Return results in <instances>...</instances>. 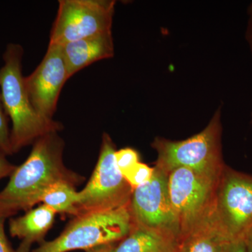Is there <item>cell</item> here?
Returning a JSON list of instances; mask_svg holds the SVG:
<instances>
[{"instance_id": "1", "label": "cell", "mask_w": 252, "mask_h": 252, "mask_svg": "<svg viewBox=\"0 0 252 252\" xmlns=\"http://www.w3.org/2000/svg\"><path fill=\"white\" fill-rule=\"evenodd\" d=\"M64 146L58 132H49L33 143L29 157L15 168L0 191V217L6 220L21 210H31L55 184L66 182L76 186L82 182V177L64 165Z\"/></svg>"}, {"instance_id": "2", "label": "cell", "mask_w": 252, "mask_h": 252, "mask_svg": "<svg viewBox=\"0 0 252 252\" xmlns=\"http://www.w3.org/2000/svg\"><path fill=\"white\" fill-rule=\"evenodd\" d=\"M23 49L10 43L4 54V65L0 69V92L6 115L12 122L10 132L13 153L34 143L41 136L62 128L60 123L43 119L33 107L23 75Z\"/></svg>"}, {"instance_id": "3", "label": "cell", "mask_w": 252, "mask_h": 252, "mask_svg": "<svg viewBox=\"0 0 252 252\" xmlns=\"http://www.w3.org/2000/svg\"><path fill=\"white\" fill-rule=\"evenodd\" d=\"M201 224L212 227L230 243L244 240L252 225V176L225 165Z\"/></svg>"}, {"instance_id": "4", "label": "cell", "mask_w": 252, "mask_h": 252, "mask_svg": "<svg viewBox=\"0 0 252 252\" xmlns=\"http://www.w3.org/2000/svg\"><path fill=\"white\" fill-rule=\"evenodd\" d=\"M220 110L200 133L183 141L157 137L152 147L157 150L156 167L167 175L179 167H187L209 175L220 176L225 165L221 154Z\"/></svg>"}, {"instance_id": "5", "label": "cell", "mask_w": 252, "mask_h": 252, "mask_svg": "<svg viewBox=\"0 0 252 252\" xmlns=\"http://www.w3.org/2000/svg\"><path fill=\"white\" fill-rule=\"evenodd\" d=\"M129 205L75 217L59 237L52 241L43 242L32 252L86 251L122 240L134 225Z\"/></svg>"}, {"instance_id": "6", "label": "cell", "mask_w": 252, "mask_h": 252, "mask_svg": "<svg viewBox=\"0 0 252 252\" xmlns=\"http://www.w3.org/2000/svg\"><path fill=\"white\" fill-rule=\"evenodd\" d=\"M116 152L112 138L104 133L94 173L85 188L79 192L77 216L114 210L130 204L133 190L117 166Z\"/></svg>"}, {"instance_id": "7", "label": "cell", "mask_w": 252, "mask_h": 252, "mask_svg": "<svg viewBox=\"0 0 252 252\" xmlns=\"http://www.w3.org/2000/svg\"><path fill=\"white\" fill-rule=\"evenodd\" d=\"M220 176L187 167H179L168 174L169 195L180 223L181 240L207 218Z\"/></svg>"}, {"instance_id": "8", "label": "cell", "mask_w": 252, "mask_h": 252, "mask_svg": "<svg viewBox=\"0 0 252 252\" xmlns=\"http://www.w3.org/2000/svg\"><path fill=\"white\" fill-rule=\"evenodd\" d=\"M115 1L61 0L49 44L67 43L112 32Z\"/></svg>"}, {"instance_id": "9", "label": "cell", "mask_w": 252, "mask_h": 252, "mask_svg": "<svg viewBox=\"0 0 252 252\" xmlns=\"http://www.w3.org/2000/svg\"><path fill=\"white\" fill-rule=\"evenodd\" d=\"M129 206L134 224L171 237L180 243V225L170 201L166 172L154 167L152 179L134 189Z\"/></svg>"}, {"instance_id": "10", "label": "cell", "mask_w": 252, "mask_h": 252, "mask_svg": "<svg viewBox=\"0 0 252 252\" xmlns=\"http://www.w3.org/2000/svg\"><path fill=\"white\" fill-rule=\"evenodd\" d=\"M69 79L61 46L49 44L35 70L25 77V86L33 107L41 117L53 119L63 86Z\"/></svg>"}, {"instance_id": "11", "label": "cell", "mask_w": 252, "mask_h": 252, "mask_svg": "<svg viewBox=\"0 0 252 252\" xmlns=\"http://www.w3.org/2000/svg\"><path fill=\"white\" fill-rule=\"evenodd\" d=\"M61 48L70 78L94 63L112 57V32L67 43Z\"/></svg>"}, {"instance_id": "12", "label": "cell", "mask_w": 252, "mask_h": 252, "mask_svg": "<svg viewBox=\"0 0 252 252\" xmlns=\"http://www.w3.org/2000/svg\"><path fill=\"white\" fill-rule=\"evenodd\" d=\"M56 214L52 209L43 204L28 210L22 217L11 219L10 234L22 240L16 252H29L33 243H42L54 223Z\"/></svg>"}, {"instance_id": "13", "label": "cell", "mask_w": 252, "mask_h": 252, "mask_svg": "<svg viewBox=\"0 0 252 252\" xmlns=\"http://www.w3.org/2000/svg\"><path fill=\"white\" fill-rule=\"evenodd\" d=\"M179 248L180 242L175 239L134 224L112 252H179Z\"/></svg>"}, {"instance_id": "14", "label": "cell", "mask_w": 252, "mask_h": 252, "mask_svg": "<svg viewBox=\"0 0 252 252\" xmlns=\"http://www.w3.org/2000/svg\"><path fill=\"white\" fill-rule=\"evenodd\" d=\"M232 243L212 227L201 224L182 238L179 252H228Z\"/></svg>"}, {"instance_id": "15", "label": "cell", "mask_w": 252, "mask_h": 252, "mask_svg": "<svg viewBox=\"0 0 252 252\" xmlns=\"http://www.w3.org/2000/svg\"><path fill=\"white\" fill-rule=\"evenodd\" d=\"M74 187L66 182L55 184L43 194L40 203L52 209L56 213L77 217L79 192L76 191Z\"/></svg>"}, {"instance_id": "16", "label": "cell", "mask_w": 252, "mask_h": 252, "mask_svg": "<svg viewBox=\"0 0 252 252\" xmlns=\"http://www.w3.org/2000/svg\"><path fill=\"white\" fill-rule=\"evenodd\" d=\"M154 171V167H150L140 162L124 174V177L132 190H134L148 182L152 179Z\"/></svg>"}, {"instance_id": "17", "label": "cell", "mask_w": 252, "mask_h": 252, "mask_svg": "<svg viewBox=\"0 0 252 252\" xmlns=\"http://www.w3.org/2000/svg\"><path fill=\"white\" fill-rule=\"evenodd\" d=\"M115 157L117 166L123 175L140 162V156L133 149L125 148L117 151Z\"/></svg>"}, {"instance_id": "18", "label": "cell", "mask_w": 252, "mask_h": 252, "mask_svg": "<svg viewBox=\"0 0 252 252\" xmlns=\"http://www.w3.org/2000/svg\"><path fill=\"white\" fill-rule=\"evenodd\" d=\"M0 153L6 155L13 154L10 132L8 128L6 114L3 106L0 92Z\"/></svg>"}, {"instance_id": "19", "label": "cell", "mask_w": 252, "mask_h": 252, "mask_svg": "<svg viewBox=\"0 0 252 252\" xmlns=\"http://www.w3.org/2000/svg\"><path fill=\"white\" fill-rule=\"evenodd\" d=\"M5 219L0 217V252H17L10 245L4 231Z\"/></svg>"}, {"instance_id": "20", "label": "cell", "mask_w": 252, "mask_h": 252, "mask_svg": "<svg viewBox=\"0 0 252 252\" xmlns=\"http://www.w3.org/2000/svg\"><path fill=\"white\" fill-rule=\"evenodd\" d=\"M16 167L8 161L4 154L0 153V180L11 175Z\"/></svg>"}, {"instance_id": "21", "label": "cell", "mask_w": 252, "mask_h": 252, "mask_svg": "<svg viewBox=\"0 0 252 252\" xmlns=\"http://www.w3.org/2000/svg\"><path fill=\"white\" fill-rule=\"evenodd\" d=\"M228 252H248L244 240H239L230 245Z\"/></svg>"}, {"instance_id": "22", "label": "cell", "mask_w": 252, "mask_h": 252, "mask_svg": "<svg viewBox=\"0 0 252 252\" xmlns=\"http://www.w3.org/2000/svg\"><path fill=\"white\" fill-rule=\"evenodd\" d=\"M114 245L113 244L109 245H101V246L96 247V248L90 249L86 250V252H112Z\"/></svg>"}, {"instance_id": "23", "label": "cell", "mask_w": 252, "mask_h": 252, "mask_svg": "<svg viewBox=\"0 0 252 252\" xmlns=\"http://www.w3.org/2000/svg\"><path fill=\"white\" fill-rule=\"evenodd\" d=\"M244 241L246 245L248 252H252V225L248 230V233L245 235Z\"/></svg>"}, {"instance_id": "24", "label": "cell", "mask_w": 252, "mask_h": 252, "mask_svg": "<svg viewBox=\"0 0 252 252\" xmlns=\"http://www.w3.org/2000/svg\"><path fill=\"white\" fill-rule=\"evenodd\" d=\"M250 39L252 46V26H251V31H250Z\"/></svg>"}, {"instance_id": "25", "label": "cell", "mask_w": 252, "mask_h": 252, "mask_svg": "<svg viewBox=\"0 0 252 252\" xmlns=\"http://www.w3.org/2000/svg\"><path fill=\"white\" fill-rule=\"evenodd\" d=\"M251 10H252V8Z\"/></svg>"}]
</instances>
